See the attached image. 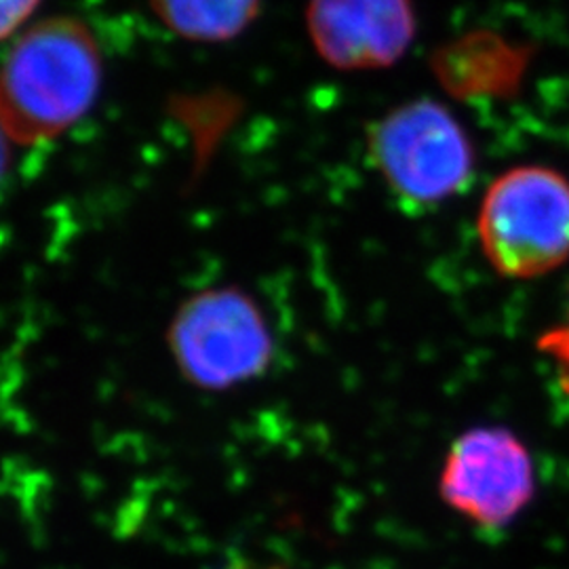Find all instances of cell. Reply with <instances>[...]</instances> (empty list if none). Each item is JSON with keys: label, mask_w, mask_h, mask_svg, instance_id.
Wrapping results in <instances>:
<instances>
[{"label": "cell", "mask_w": 569, "mask_h": 569, "mask_svg": "<svg viewBox=\"0 0 569 569\" xmlns=\"http://www.w3.org/2000/svg\"><path fill=\"white\" fill-rule=\"evenodd\" d=\"M102 84V47L89 23H28L0 61V124L18 146L53 142L91 112Z\"/></svg>", "instance_id": "6da1fadb"}, {"label": "cell", "mask_w": 569, "mask_h": 569, "mask_svg": "<svg viewBox=\"0 0 569 569\" xmlns=\"http://www.w3.org/2000/svg\"><path fill=\"white\" fill-rule=\"evenodd\" d=\"M489 264L509 279H533L569 258V180L550 167H517L491 183L479 211Z\"/></svg>", "instance_id": "7a4b0ae2"}, {"label": "cell", "mask_w": 569, "mask_h": 569, "mask_svg": "<svg viewBox=\"0 0 569 569\" xmlns=\"http://www.w3.org/2000/svg\"><path fill=\"white\" fill-rule=\"evenodd\" d=\"M369 154L395 199L428 209L462 194L475 178V146L446 106L403 103L369 131Z\"/></svg>", "instance_id": "3957f363"}, {"label": "cell", "mask_w": 569, "mask_h": 569, "mask_svg": "<svg viewBox=\"0 0 569 569\" xmlns=\"http://www.w3.org/2000/svg\"><path fill=\"white\" fill-rule=\"evenodd\" d=\"M171 352L183 376L201 388H232L262 373L272 338L258 306L239 289L194 296L171 323Z\"/></svg>", "instance_id": "277c9868"}, {"label": "cell", "mask_w": 569, "mask_h": 569, "mask_svg": "<svg viewBox=\"0 0 569 569\" xmlns=\"http://www.w3.org/2000/svg\"><path fill=\"white\" fill-rule=\"evenodd\" d=\"M441 493L451 509L481 528L509 526L533 493L528 448L507 428L470 430L449 449Z\"/></svg>", "instance_id": "5b68a950"}, {"label": "cell", "mask_w": 569, "mask_h": 569, "mask_svg": "<svg viewBox=\"0 0 569 569\" xmlns=\"http://www.w3.org/2000/svg\"><path fill=\"white\" fill-rule=\"evenodd\" d=\"M306 28L319 58L336 70H380L416 39L411 0H308Z\"/></svg>", "instance_id": "8992f818"}, {"label": "cell", "mask_w": 569, "mask_h": 569, "mask_svg": "<svg viewBox=\"0 0 569 569\" xmlns=\"http://www.w3.org/2000/svg\"><path fill=\"white\" fill-rule=\"evenodd\" d=\"M528 63L526 49H515L498 37H468L465 41L453 42L437 61L439 66H477L468 70H458L441 82L453 93L467 96L477 93H502L510 91L521 81V72Z\"/></svg>", "instance_id": "52a82bcc"}, {"label": "cell", "mask_w": 569, "mask_h": 569, "mask_svg": "<svg viewBox=\"0 0 569 569\" xmlns=\"http://www.w3.org/2000/svg\"><path fill=\"white\" fill-rule=\"evenodd\" d=\"M264 0H148L154 18L183 41L218 44L241 37Z\"/></svg>", "instance_id": "ba28073f"}, {"label": "cell", "mask_w": 569, "mask_h": 569, "mask_svg": "<svg viewBox=\"0 0 569 569\" xmlns=\"http://www.w3.org/2000/svg\"><path fill=\"white\" fill-rule=\"evenodd\" d=\"M42 0H0V42L18 37Z\"/></svg>", "instance_id": "9c48e42d"}, {"label": "cell", "mask_w": 569, "mask_h": 569, "mask_svg": "<svg viewBox=\"0 0 569 569\" xmlns=\"http://www.w3.org/2000/svg\"><path fill=\"white\" fill-rule=\"evenodd\" d=\"M542 346H545V352H549L550 359L559 367L563 387L569 388V312L568 321L557 331L549 333Z\"/></svg>", "instance_id": "30bf717a"}, {"label": "cell", "mask_w": 569, "mask_h": 569, "mask_svg": "<svg viewBox=\"0 0 569 569\" xmlns=\"http://www.w3.org/2000/svg\"><path fill=\"white\" fill-rule=\"evenodd\" d=\"M11 143H13L11 138L7 136V131L0 124V182L4 180V173L11 163Z\"/></svg>", "instance_id": "8fae6325"}]
</instances>
